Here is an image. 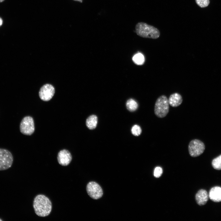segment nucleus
<instances>
[{
	"mask_svg": "<svg viewBox=\"0 0 221 221\" xmlns=\"http://www.w3.org/2000/svg\"><path fill=\"white\" fill-rule=\"evenodd\" d=\"M33 205L35 213L40 217L48 215L52 211V204L51 201L43 195H38L35 197Z\"/></svg>",
	"mask_w": 221,
	"mask_h": 221,
	"instance_id": "obj_1",
	"label": "nucleus"
},
{
	"mask_svg": "<svg viewBox=\"0 0 221 221\" xmlns=\"http://www.w3.org/2000/svg\"><path fill=\"white\" fill-rule=\"evenodd\" d=\"M135 32L139 36L145 38L156 39L160 36V32L157 29L142 22L136 24Z\"/></svg>",
	"mask_w": 221,
	"mask_h": 221,
	"instance_id": "obj_2",
	"label": "nucleus"
},
{
	"mask_svg": "<svg viewBox=\"0 0 221 221\" xmlns=\"http://www.w3.org/2000/svg\"><path fill=\"white\" fill-rule=\"evenodd\" d=\"M169 110L168 99L165 95L159 96L155 103L154 112L155 115L158 118L165 117L168 114Z\"/></svg>",
	"mask_w": 221,
	"mask_h": 221,
	"instance_id": "obj_3",
	"label": "nucleus"
},
{
	"mask_svg": "<svg viewBox=\"0 0 221 221\" xmlns=\"http://www.w3.org/2000/svg\"><path fill=\"white\" fill-rule=\"evenodd\" d=\"M13 161V157L8 150L0 148V171L7 170L11 167Z\"/></svg>",
	"mask_w": 221,
	"mask_h": 221,
	"instance_id": "obj_4",
	"label": "nucleus"
},
{
	"mask_svg": "<svg viewBox=\"0 0 221 221\" xmlns=\"http://www.w3.org/2000/svg\"><path fill=\"white\" fill-rule=\"evenodd\" d=\"M205 149L204 144L200 140L195 139L191 140L188 146V150L190 155L195 157L201 155Z\"/></svg>",
	"mask_w": 221,
	"mask_h": 221,
	"instance_id": "obj_5",
	"label": "nucleus"
},
{
	"mask_svg": "<svg viewBox=\"0 0 221 221\" xmlns=\"http://www.w3.org/2000/svg\"><path fill=\"white\" fill-rule=\"evenodd\" d=\"M20 130L21 133L23 134L30 135L33 134L35 130L33 118L29 116L24 117L21 122Z\"/></svg>",
	"mask_w": 221,
	"mask_h": 221,
	"instance_id": "obj_6",
	"label": "nucleus"
},
{
	"mask_svg": "<svg viewBox=\"0 0 221 221\" xmlns=\"http://www.w3.org/2000/svg\"><path fill=\"white\" fill-rule=\"evenodd\" d=\"M86 190L88 195L94 199H99L103 195L101 187L98 183L94 181L90 182L88 183Z\"/></svg>",
	"mask_w": 221,
	"mask_h": 221,
	"instance_id": "obj_7",
	"label": "nucleus"
},
{
	"mask_svg": "<svg viewBox=\"0 0 221 221\" xmlns=\"http://www.w3.org/2000/svg\"><path fill=\"white\" fill-rule=\"evenodd\" d=\"M55 93L54 87L51 85L47 84L41 87L39 91V96L42 100L47 101L50 100Z\"/></svg>",
	"mask_w": 221,
	"mask_h": 221,
	"instance_id": "obj_8",
	"label": "nucleus"
},
{
	"mask_svg": "<svg viewBox=\"0 0 221 221\" xmlns=\"http://www.w3.org/2000/svg\"><path fill=\"white\" fill-rule=\"evenodd\" d=\"M57 158L58 161L60 165L66 166L71 162L72 160V156L68 150L63 149L58 153Z\"/></svg>",
	"mask_w": 221,
	"mask_h": 221,
	"instance_id": "obj_9",
	"label": "nucleus"
},
{
	"mask_svg": "<svg viewBox=\"0 0 221 221\" xmlns=\"http://www.w3.org/2000/svg\"><path fill=\"white\" fill-rule=\"evenodd\" d=\"M209 195L204 189L199 190L195 196V199L197 204L200 206L205 205L208 200Z\"/></svg>",
	"mask_w": 221,
	"mask_h": 221,
	"instance_id": "obj_10",
	"label": "nucleus"
},
{
	"mask_svg": "<svg viewBox=\"0 0 221 221\" xmlns=\"http://www.w3.org/2000/svg\"><path fill=\"white\" fill-rule=\"evenodd\" d=\"M208 195L209 197L212 201L216 202L221 201V188L218 186L212 188Z\"/></svg>",
	"mask_w": 221,
	"mask_h": 221,
	"instance_id": "obj_11",
	"label": "nucleus"
},
{
	"mask_svg": "<svg viewBox=\"0 0 221 221\" xmlns=\"http://www.w3.org/2000/svg\"><path fill=\"white\" fill-rule=\"evenodd\" d=\"M168 99L169 104L173 107H176L179 106L183 101L182 96L177 93L172 94Z\"/></svg>",
	"mask_w": 221,
	"mask_h": 221,
	"instance_id": "obj_12",
	"label": "nucleus"
},
{
	"mask_svg": "<svg viewBox=\"0 0 221 221\" xmlns=\"http://www.w3.org/2000/svg\"><path fill=\"white\" fill-rule=\"evenodd\" d=\"M98 122V118L96 116L94 115L89 116L87 119L86 125L87 127L90 130L95 128Z\"/></svg>",
	"mask_w": 221,
	"mask_h": 221,
	"instance_id": "obj_13",
	"label": "nucleus"
},
{
	"mask_svg": "<svg viewBox=\"0 0 221 221\" xmlns=\"http://www.w3.org/2000/svg\"><path fill=\"white\" fill-rule=\"evenodd\" d=\"M126 107L129 110L133 112L137 109L138 105L137 102L135 100L130 99L127 101L126 103Z\"/></svg>",
	"mask_w": 221,
	"mask_h": 221,
	"instance_id": "obj_14",
	"label": "nucleus"
},
{
	"mask_svg": "<svg viewBox=\"0 0 221 221\" xmlns=\"http://www.w3.org/2000/svg\"><path fill=\"white\" fill-rule=\"evenodd\" d=\"M132 60L134 62L138 65L143 64L145 62V58L142 54L138 53L135 54L133 57Z\"/></svg>",
	"mask_w": 221,
	"mask_h": 221,
	"instance_id": "obj_15",
	"label": "nucleus"
},
{
	"mask_svg": "<svg viewBox=\"0 0 221 221\" xmlns=\"http://www.w3.org/2000/svg\"><path fill=\"white\" fill-rule=\"evenodd\" d=\"M212 165L215 169L218 170H221V155L212 160Z\"/></svg>",
	"mask_w": 221,
	"mask_h": 221,
	"instance_id": "obj_16",
	"label": "nucleus"
},
{
	"mask_svg": "<svg viewBox=\"0 0 221 221\" xmlns=\"http://www.w3.org/2000/svg\"><path fill=\"white\" fill-rule=\"evenodd\" d=\"M131 131L133 135L135 136H138L141 134L142 129L139 126L135 125L132 127Z\"/></svg>",
	"mask_w": 221,
	"mask_h": 221,
	"instance_id": "obj_17",
	"label": "nucleus"
},
{
	"mask_svg": "<svg viewBox=\"0 0 221 221\" xmlns=\"http://www.w3.org/2000/svg\"><path fill=\"white\" fill-rule=\"evenodd\" d=\"M196 4L201 8L207 6L209 4V0H195Z\"/></svg>",
	"mask_w": 221,
	"mask_h": 221,
	"instance_id": "obj_18",
	"label": "nucleus"
},
{
	"mask_svg": "<svg viewBox=\"0 0 221 221\" xmlns=\"http://www.w3.org/2000/svg\"><path fill=\"white\" fill-rule=\"evenodd\" d=\"M163 173L162 168L160 167H156L154 171V175L156 178H158L161 176Z\"/></svg>",
	"mask_w": 221,
	"mask_h": 221,
	"instance_id": "obj_19",
	"label": "nucleus"
},
{
	"mask_svg": "<svg viewBox=\"0 0 221 221\" xmlns=\"http://www.w3.org/2000/svg\"><path fill=\"white\" fill-rule=\"evenodd\" d=\"M3 24V20L0 17V27Z\"/></svg>",
	"mask_w": 221,
	"mask_h": 221,
	"instance_id": "obj_20",
	"label": "nucleus"
},
{
	"mask_svg": "<svg viewBox=\"0 0 221 221\" xmlns=\"http://www.w3.org/2000/svg\"><path fill=\"white\" fill-rule=\"evenodd\" d=\"M74 0L76 1H79L80 2H82V1H83V0Z\"/></svg>",
	"mask_w": 221,
	"mask_h": 221,
	"instance_id": "obj_21",
	"label": "nucleus"
},
{
	"mask_svg": "<svg viewBox=\"0 0 221 221\" xmlns=\"http://www.w3.org/2000/svg\"><path fill=\"white\" fill-rule=\"evenodd\" d=\"M4 0H0V2H3Z\"/></svg>",
	"mask_w": 221,
	"mask_h": 221,
	"instance_id": "obj_22",
	"label": "nucleus"
},
{
	"mask_svg": "<svg viewBox=\"0 0 221 221\" xmlns=\"http://www.w3.org/2000/svg\"><path fill=\"white\" fill-rule=\"evenodd\" d=\"M2 220L0 219V221H2Z\"/></svg>",
	"mask_w": 221,
	"mask_h": 221,
	"instance_id": "obj_23",
	"label": "nucleus"
}]
</instances>
